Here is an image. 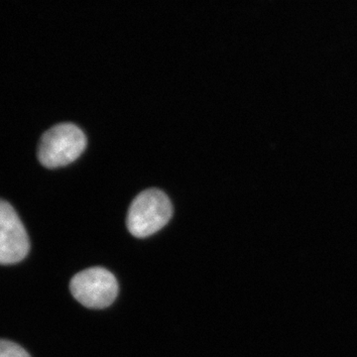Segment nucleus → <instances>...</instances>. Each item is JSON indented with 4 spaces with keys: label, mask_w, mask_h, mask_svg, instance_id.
I'll return each instance as SVG.
<instances>
[{
    "label": "nucleus",
    "mask_w": 357,
    "mask_h": 357,
    "mask_svg": "<svg viewBox=\"0 0 357 357\" xmlns=\"http://www.w3.org/2000/svg\"><path fill=\"white\" fill-rule=\"evenodd\" d=\"M172 213V204L165 192L159 189L145 190L130 204L128 230L138 238L152 236L165 227Z\"/></svg>",
    "instance_id": "obj_1"
},
{
    "label": "nucleus",
    "mask_w": 357,
    "mask_h": 357,
    "mask_svg": "<svg viewBox=\"0 0 357 357\" xmlns=\"http://www.w3.org/2000/svg\"><path fill=\"white\" fill-rule=\"evenodd\" d=\"M86 146V134L72 122H62L45 131L40 139V162L49 168L75 161Z\"/></svg>",
    "instance_id": "obj_2"
},
{
    "label": "nucleus",
    "mask_w": 357,
    "mask_h": 357,
    "mask_svg": "<svg viewBox=\"0 0 357 357\" xmlns=\"http://www.w3.org/2000/svg\"><path fill=\"white\" fill-rule=\"evenodd\" d=\"M70 292L77 302L91 309L110 306L119 294V283L114 275L102 267L84 270L73 277Z\"/></svg>",
    "instance_id": "obj_3"
},
{
    "label": "nucleus",
    "mask_w": 357,
    "mask_h": 357,
    "mask_svg": "<svg viewBox=\"0 0 357 357\" xmlns=\"http://www.w3.org/2000/svg\"><path fill=\"white\" fill-rule=\"evenodd\" d=\"M30 250L29 236L13 206L0 199V265L22 261Z\"/></svg>",
    "instance_id": "obj_4"
},
{
    "label": "nucleus",
    "mask_w": 357,
    "mask_h": 357,
    "mask_svg": "<svg viewBox=\"0 0 357 357\" xmlns=\"http://www.w3.org/2000/svg\"><path fill=\"white\" fill-rule=\"evenodd\" d=\"M0 357H31L26 349L11 340H0Z\"/></svg>",
    "instance_id": "obj_5"
}]
</instances>
